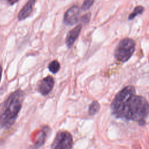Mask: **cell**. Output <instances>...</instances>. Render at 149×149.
Here are the masks:
<instances>
[{"label":"cell","instance_id":"cell-11","mask_svg":"<svg viewBox=\"0 0 149 149\" xmlns=\"http://www.w3.org/2000/svg\"><path fill=\"white\" fill-rule=\"evenodd\" d=\"M60 68H61L60 64H59V62L57 61L56 60L52 61L48 65V69H49V70L51 72H52V73H54V74H55L57 72H58V71L60 69Z\"/></svg>","mask_w":149,"mask_h":149},{"label":"cell","instance_id":"cell-6","mask_svg":"<svg viewBox=\"0 0 149 149\" xmlns=\"http://www.w3.org/2000/svg\"><path fill=\"white\" fill-rule=\"evenodd\" d=\"M54 85V80L51 76H48L39 81L37 88L38 91L43 95H48L52 90Z\"/></svg>","mask_w":149,"mask_h":149},{"label":"cell","instance_id":"cell-1","mask_svg":"<svg viewBox=\"0 0 149 149\" xmlns=\"http://www.w3.org/2000/svg\"><path fill=\"white\" fill-rule=\"evenodd\" d=\"M111 111L117 118L144 123L149 113V104L142 96L136 94L133 86H127L115 95Z\"/></svg>","mask_w":149,"mask_h":149},{"label":"cell","instance_id":"cell-2","mask_svg":"<svg viewBox=\"0 0 149 149\" xmlns=\"http://www.w3.org/2000/svg\"><path fill=\"white\" fill-rule=\"evenodd\" d=\"M24 98V93L18 89L7 98L0 111V127L9 129L15 122Z\"/></svg>","mask_w":149,"mask_h":149},{"label":"cell","instance_id":"cell-13","mask_svg":"<svg viewBox=\"0 0 149 149\" xmlns=\"http://www.w3.org/2000/svg\"><path fill=\"white\" fill-rule=\"evenodd\" d=\"M95 0H84L81 6V9L83 10H88L93 5Z\"/></svg>","mask_w":149,"mask_h":149},{"label":"cell","instance_id":"cell-9","mask_svg":"<svg viewBox=\"0 0 149 149\" xmlns=\"http://www.w3.org/2000/svg\"><path fill=\"white\" fill-rule=\"evenodd\" d=\"M48 131H49V128L47 126L44 127L40 131V132L37 134L36 143H34L33 147L34 149L38 148L45 143Z\"/></svg>","mask_w":149,"mask_h":149},{"label":"cell","instance_id":"cell-15","mask_svg":"<svg viewBox=\"0 0 149 149\" xmlns=\"http://www.w3.org/2000/svg\"><path fill=\"white\" fill-rule=\"evenodd\" d=\"M19 0H8V2L10 4V5H13L14 3H15L16 2H17Z\"/></svg>","mask_w":149,"mask_h":149},{"label":"cell","instance_id":"cell-10","mask_svg":"<svg viewBox=\"0 0 149 149\" xmlns=\"http://www.w3.org/2000/svg\"><path fill=\"white\" fill-rule=\"evenodd\" d=\"M100 105L99 103L96 101H93L91 104L89 106L88 108V113L90 115H94L96 114L100 110Z\"/></svg>","mask_w":149,"mask_h":149},{"label":"cell","instance_id":"cell-16","mask_svg":"<svg viewBox=\"0 0 149 149\" xmlns=\"http://www.w3.org/2000/svg\"><path fill=\"white\" fill-rule=\"evenodd\" d=\"M2 69L1 66L0 65V81H1V77H2Z\"/></svg>","mask_w":149,"mask_h":149},{"label":"cell","instance_id":"cell-8","mask_svg":"<svg viewBox=\"0 0 149 149\" xmlns=\"http://www.w3.org/2000/svg\"><path fill=\"white\" fill-rule=\"evenodd\" d=\"M37 0H29L27 3L24 5L22 9L19 13L18 19L19 20H22L27 18L30 15L33 10V6Z\"/></svg>","mask_w":149,"mask_h":149},{"label":"cell","instance_id":"cell-3","mask_svg":"<svg viewBox=\"0 0 149 149\" xmlns=\"http://www.w3.org/2000/svg\"><path fill=\"white\" fill-rule=\"evenodd\" d=\"M135 41L130 38H125L121 40L115 51V57L120 62H125L132 56L135 49Z\"/></svg>","mask_w":149,"mask_h":149},{"label":"cell","instance_id":"cell-5","mask_svg":"<svg viewBox=\"0 0 149 149\" xmlns=\"http://www.w3.org/2000/svg\"><path fill=\"white\" fill-rule=\"evenodd\" d=\"M80 13V9L77 6H73L70 8L65 13L63 21L66 25L72 26L77 23L79 20Z\"/></svg>","mask_w":149,"mask_h":149},{"label":"cell","instance_id":"cell-12","mask_svg":"<svg viewBox=\"0 0 149 149\" xmlns=\"http://www.w3.org/2000/svg\"><path fill=\"white\" fill-rule=\"evenodd\" d=\"M144 10V8L143 6H136L133 11L129 15V20H132L135 17H136L137 16L139 15H141Z\"/></svg>","mask_w":149,"mask_h":149},{"label":"cell","instance_id":"cell-4","mask_svg":"<svg viewBox=\"0 0 149 149\" xmlns=\"http://www.w3.org/2000/svg\"><path fill=\"white\" fill-rule=\"evenodd\" d=\"M73 137L67 131L58 132L51 144V149H72Z\"/></svg>","mask_w":149,"mask_h":149},{"label":"cell","instance_id":"cell-7","mask_svg":"<svg viewBox=\"0 0 149 149\" xmlns=\"http://www.w3.org/2000/svg\"><path fill=\"white\" fill-rule=\"evenodd\" d=\"M82 26L81 24H79L74 27L73 29H72L70 31H69V33L67 34L66 39H65V42L66 44V46L70 48L73 45L75 41L79 37L80 33L81 30Z\"/></svg>","mask_w":149,"mask_h":149},{"label":"cell","instance_id":"cell-14","mask_svg":"<svg viewBox=\"0 0 149 149\" xmlns=\"http://www.w3.org/2000/svg\"><path fill=\"white\" fill-rule=\"evenodd\" d=\"M90 17H91L90 13H86V15L82 16V17L81 18V21L84 23H87L89 22Z\"/></svg>","mask_w":149,"mask_h":149}]
</instances>
